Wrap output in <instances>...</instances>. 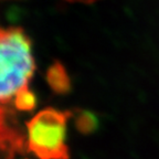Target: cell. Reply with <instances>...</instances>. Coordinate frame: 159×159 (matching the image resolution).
<instances>
[{"label":"cell","instance_id":"cell-1","mask_svg":"<svg viewBox=\"0 0 159 159\" xmlns=\"http://www.w3.org/2000/svg\"><path fill=\"white\" fill-rule=\"evenodd\" d=\"M1 75L0 99L2 106L11 104L16 95L27 89L35 71L32 42L22 28L1 29L0 34Z\"/></svg>","mask_w":159,"mask_h":159},{"label":"cell","instance_id":"cell-2","mask_svg":"<svg viewBox=\"0 0 159 159\" xmlns=\"http://www.w3.org/2000/svg\"><path fill=\"white\" fill-rule=\"evenodd\" d=\"M71 113L45 108L27 123V148L39 159H69L66 126Z\"/></svg>","mask_w":159,"mask_h":159},{"label":"cell","instance_id":"cell-3","mask_svg":"<svg viewBox=\"0 0 159 159\" xmlns=\"http://www.w3.org/2000/svg\"><path fill=\"white\" fill-rule=\"evenodd\" d=\"M47 82L57 94H65L71 89V80L64 65L55 61L47 71Z\"/></svg>","mask_w":159,"mask_h":159},{"label":"cell","instance_id":"cell-5","mask_svg":"<svg viewBox=\"0 0 159 159\" xmlns=\"http://www.w3.org/2000/svg\"><path fill=\"white\" fill-rule=\"evenodd\" d=\"M77 128L83 133H89L96 127V119L89 113H82L76 119Z\"/></svg>","mask_w":159,"mask_h":159},{"label":"cell","instance_id":"cell-6","mask_svg":"<svg viewBox=\"0 0 159 159\" xmlns=\"http://www.w3.org/2000/svg\"><path fill=\"white\" fill-rule=\"evenodd\" d=\"M65 1H69V2H79V3H86V5H89V3H93L97 0H65Z\"/></svg>","mask_w":159,"mask_h":159},{"label":"cell","instance_id":"cell-4","mask_svg":"<svg viewBox=\"0 0 159 159\" xmlns=\"http://www.w3.org/2000/svg\"><path fill=\"white\" fill-rule=\"evenodd\" d=\"M12 104L18 111L29 112V111H32L37 105V97H35L34 93L29 87H27V89L20 91L16 95L12 101Z\"/></svg>","mask_w":159,"mask_h":159}]
</instances>
